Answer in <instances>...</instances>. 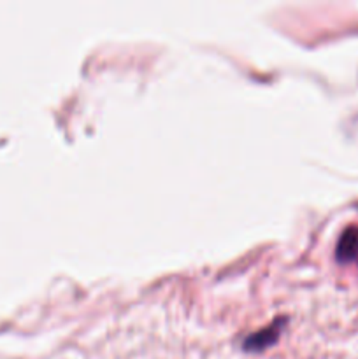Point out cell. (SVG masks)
Wrapping results in <instances>:
<instances>
[{"label": "cell", "mask_w": 358, "mask_h": 359, "mask_svg": "<svg viewBox=\"0 0 358 359\" xmlns=\"http://www.w3.org/2000/svg\"><path fill=\"white\" fill-rule=\"evenodd\" d=\"M337 256L343 262H358V228L344 231L337 248Z\"/></svg>", "instance_id": "cell-1"}]
</instances>
